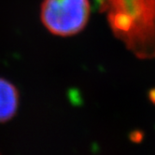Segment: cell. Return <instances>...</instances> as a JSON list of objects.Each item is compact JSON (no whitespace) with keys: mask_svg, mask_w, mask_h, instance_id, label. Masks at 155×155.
Listing matches in <instances>:
<instances>
[{"mask_svg":"<svg viewBox=\"0 0 155 155\" xmlns=\"http://www.w3.org/2000/svg\"><path fill=\"white\" fill-rule=\"evenodd\" d=\"M113 35L139 59L155 58V0H96Z\"/></svg>","mask_w":155,"mask_h":155,"instance_id":"obj_1","label":"cell"},{"mask_svg":"<svg viewBox=\"0 0 155 155\" xmlns=\"http://www.w3.org/2000/svg\"><path fill=\"white\" fill-rule=\"evenodd\" d=\"M90 12L89 0H43L40 18L51 34L71 37L85 28Z\"/></svg>","mask_w":155,"mask_h":155,"instance_id":"obj_2","label":"cell"},{"mask_svg":"<svg viewBox=\"0 0 155 155\" xmlns=\"http://www.w3.org/2000/svg\"><path fill=\"white\" fill-rule=\"evenodd\" d=\"M19 107V93L16 87L0 78V123H6L16 114Z\"/></svg>","mask_w":155,"mask_h":155,"instance_id":"obj_3","label":"cell"},{"mask_svg":"<svg viewBox=\"0 0 155 155\" xmlns=\"http://www.w3.org/2000/svg\"><path fill=\"white\" fill-rule=\"evenodd\" d=\"M149 97H150V100L155 104V89H152L150 91V94H149Z\"/></svg>","mask_w":155,"mask_h":155,"instance_id":"obj_4","label":"cell"}]
</instances>
